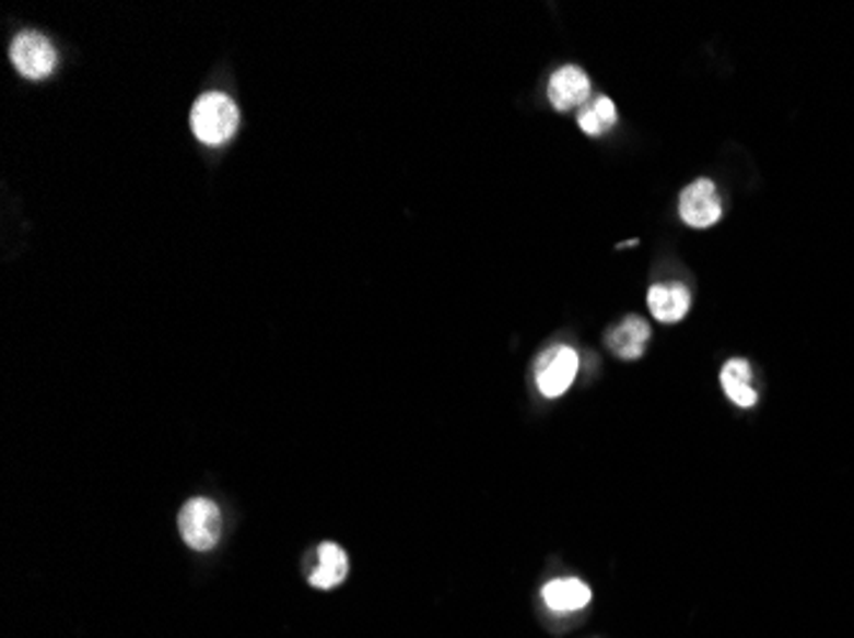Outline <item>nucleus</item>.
Segmentation results:
<instances>
[{
	"label": "nucleus",
	"mask_w": 854,
	"mask_h": 638,
	"mask_svg": "<svg viewBox=\"0 0 854 638\" xmlns=\"http://www.w3.org/2000/svg\"><path fill=\"white\" fill-rule=\"evenodd\" d=\"M238 108L229 95L208 93L192 105V133L206 146H223L238 131Z\"/></svg>",
	"instance_id": "1"
},
{
	"label": "nucleus",
	"mask_w": 854,
	"mask_h": 638,
	"mask_svg": "<svg viewBox=\"0 0 854 638\" xmlns=\"http://www.w3.org/2000/svg\"><path fill=\"white\" fill-rule=\"evenodd\" d=\"M179 534L195 552L215 550L223 534V516L210 498H190L177 519Z\"/></svg>",
	"instance_id": "2"
},
{
	"label": "nucleus",
	"mask_w": 854,
	"mask_h": 638,
	"mask_svg": "<svg viewBox=\"0 0 854 638\" xmlns=\"http://www.w3.org/2000/svg\"><path fill=\"white\" fill-rule=\"evenodd\" d=\"M578 376V353L569 345H555L538 358L535 383L546 399H558L571 389Z\"/></svg>",
	"instance_id": "3"
},
{
	"label": "nucleus",
	"mask_w": 854,
	"mask_h": 638,
	"mask_svg": "<svg viewBox=\"0 0 854 638\" xmlns=\"http://www.w3.org/2000/svg\"><path fill=\"white\" fill-rule=\"evenodd\" d=\"M11 62L26 80H44L57 70V49L44 34L24 32L11 44Z\"/></svg>",
	"instance_id": "4"
},
{
	"label": "nucleus",
	"mask_w": 854,
	"mask_h": 638,
	"mask_svg": "<svg viewBox=\"0 0 854 638\" xmlns=\"http://www.w3.org/2000/svg\"><path fill=\"white\" fill-rule=\"evenodd\" d=\"M678 212L689 227L706 231L722 220V200L712 179H697L680 192Z\"/></svg>",
	"instance_id": "5"
},
{
	"label": "nucleus",
	"mask_w": 854,
	"mask_h": 638,
	"mask_svg": "<svg viewBox=\"0 0 854 638\" xmlns=\"http://www.w3.org/2000/svg\"><path fill=\"white\" fill-rule=\"evenodd\" d=\"M592 95V80L576 64H565L550 78L548 97L558 113H569L584 105Z\"/></svg>",
	"instance_id": "6"
},
{
	"label": "nucleus",
	"mask_w": 854,
	"mask_h": 638,
	"mask_svg": "<svg viewBox=\"0 0 854 638\" xmlns=\"http://www.w3.org/2000/svg\"><path fill=\"white\" fill-rule=\"evenodd\" d=\"M647 307L657 322H680L691 309V292L678 281L670 284H653L647 292Z\"/></svg>",
	"instance_id": "7"
},
{
	"label": "nucleus",
	"mask_w": 854,
	"mask_h": 638,
	"mask_svg": "<svg viewBox=\"0 0 854 638\" xmlns=\"http://www.w3.org/2000/svg\"><path fill=\"white\" fill-rule=\"evenodd\" d=\"M650 324L642 317L630 315L617 324L615 330L607 332V347L617 358L622 361H637L645 355V347L650 343Z\"/></svg>",
	"instance_id": "8"
},
{
	"label": "nucleus",
	"mask_w": 854,
	"mask_h": 638,
	"mask_svg": "<svg viewBox=\"0 0 854 638\" xmlns=\"http://www.w3.org/2000/svg\"><path fill=\"white\" fill-rule=\"evenodd\" d=\"M542 600L550 611L555 613H573V611H584V607L592 603V588L578 577H558V580H550L546 588H542Z\"/></svg>",
	"instance_id": "9"
},
{
	"label": "nucleus",
	"mask_w": 854,
	"mask_h": 638,
	"mask_svg": "<svg viewBox=\"0 0 854 638\" xmlns=\"http://www.w3.org/2000/svg\"><path fill=\"white\" fill-rule=\"evenodd\" d=\"M315 554L317 562L313 572H309V584L317 590H332L343 584L346 577H349V554L332 542L317 546Z\"/></svg>",
	"instance_id": "10"
},
{
	"label": "nucleus",
	"mask_w": 854,
	"mask_h": 638,
	"mask_svg": "<svg viewBox=\"0 0 854 638\" xmlns=\"http://www.w3.org/2000/svg\"><path fill=\"white\" fill-rule=\"evenodd\" d=\"M722 389L727 393L732 404L750 409L758 404V391L752 386V368L742 358H732L722 368Z\"/></svg>",
	"instance_id": "11"
},
{
	"label": "nucleus",
	"mask_w": 854,
	"mask_h": 638,
	"mask_svg": "<svg viewBox=\"0 0 854 638\" xmlns=\"http://www.w3.org/2000/svg\"><path fill=\"white\" fill-rule=\"evenodd\" d=\"M617 123V105L609 97H596V101L578 113V126L586 135H601Z\"/></svg>",
	"instance_id": "12"
}]
</instances>
